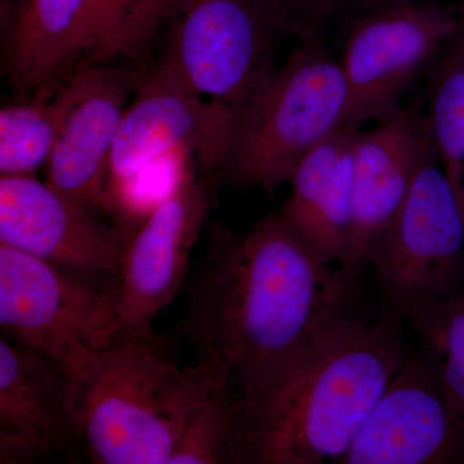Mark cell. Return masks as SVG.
Listing matches in <instances>:
<instances>
[{"label":"cell","instance_id":"1","mask_svg":"<svg viewBox=\"0 0 464 464\" xmlns=\"http://www.w3.org/2000/svg\"><path fill=\"white\" fill-rule=\"evenodd\" d=\"M356 282L322 264L271 212L243 235L216 228L188 325L201 356L224 366L237 404H253L317 329L355 299Z\"/></svg>","mask_w":464,"mask_h":464},{"label":"cell","instance_id":"2","mask_svg":"<svg viewBox=\"0 0 464 464\" xmlns=\"http://www.w3.org/2000/svg\"><path fill=\"white\" fill-rule=\"evenodd\" d=\"M355 299L293 357L258 401L237 404V464L337 463L411 346L405 320L384 304L365 316Z\"/></svg>","mask_w":464,"mask_h":464},{"label":"cell","instance_id":"3","mask_svg":"<svg viewBox=\"0 0 464 464\" xmlns=\"http://www.w3.org/2000/svg\"><path fill=\"white\" fill-rule=\"evenodd\" d=\"M227 383L212 357L181 366L154 333L121 335L67 380L70 424L94 462L168 464L192 415Z\"/></svg>","mask_w":464,"mask_h":464},{"label":"cell","instance_id":"4","mask_svg":"<svg viewBox=\"0 0 464 464\" xmlns=\"http://www.w3.org/2000/svg\"><path fill=\"white\" fill-rule=\"evenodd\" d=\"M347 105L346 82L332 52L299 45L275 72L232 142L219 176L274 192L290 182L313 150L346 127Z\"/></svg>","mask_w":464,"mask_h":464},{"label":"cell","instance_id":"5","mask_svg":"<svg viewBox=\"0 0 464 464\" xmlns=\"http://www.w3.org/2000/svg\"><path fill=\"white\" fill-rule=\"evenodd\" d=\"M168 21L161 58L195 94L231 112L237 139L279 69L285 34L262 0H179Z\"/></svg>","mask_w":464,"mask_h":464},{"label":"cell","instance_id":"6","mask_svg":"<svg viewBox=\"0 0 464 464\" xmlns=\"http://www.w3.org/2000/svg\"><path fill=\"white\" fill-rule=\"evenodd\" d=\"M0 334L51 360L69 380L123 334L115 289L0 244Z\"/></svg>","mask_w":464,"mask_h":464},{"label":"cell","instance_id":"7","mask_svg":"<svg viewBox=\"0 0 464 464\" xmlns=\"http://www.w3.org/2000/svg\"><path fill=\"white\" fill-rule=\"evenodd\" d=\"M384 304L406 314L464 289V221L435 149L369 253Z\"/></svg>","mask_w":464,"mask_h":464},{"label":"cell","instance_id":"8","mask_svg":"<svg viewBox=\"0 0 464 464\" xmlns=\"http://www.w3.org/2000/svg\"><path fill=\"white\" fill-rule=\"evenodd\" d=\"M459 30L456 11L432 0L372 5L353 20L338 63L346 82V127L380 123Z\"/></svg>","mask_w":464,"mask_h":464},{"label":"cell","instance_id":"9","mask_svg":"<svg viewBox=\"0 0 464 464\" xmlns=\"http://www.w3.org/2000/svg\"><path fill=\"white\" fill-rule=\"evenodd\" d=\"M234 137L231 112L195 94L160 57L149 66L112 143L108 166L112 204L150 166L173 152L195 154L207 170L218 173Z\"/></svg>","mask_w":464,"mask_h":464},{"label":"cell","instance_id":"10","mask_svg":"<svg viewBox=\"0 0 464 464\" xmlns=\"http://www.w3.org/2000/svg\"><path fill=\"white\" fill-rule=\"evenodd\" d=\"M150 65H82L57 88L56 136L48 155L47 181L91 212L114 209L108 188L110 152L130 96Z\"/></svg>","mask_w":464,"mask_h":464},{"label":"cell","instance_id":"11","mask_svg":"<svg viewBox=\"0 0 464 464\" xmlns=\"http://www.w3.org/2000/svg\"><path fill=\"white\" fill-rule=\"evenodd\" d=\"M338 464H464V422L422 344L375 402Z\"/></svg>","mask_w":464,"mask_h":464},{"label":"cell","instance_id":"12","mask_svg":"<svg viewBox=\"0 0 464 464\" xmlns=\"http://www.w3.org/2000/svg\"><path fill=\"white\" fill-rule=\"evenodd\" d=\"M209 204L207 179L185 172L127 241L115 288L121 335L152 332L155 317L172 304Z\"/></svg>","mask_w":464,"mask_h":464},{"label":"cell","instance_id":"13","mask_svg":"<svg viewBox=\"0 0 464 464\" xmlns=\"http://www.w3.org/2000/svg\"><path fill=\"white\" fill-rule=\"evenodd\" d=\"M0 244L76 270L118 276L119 232L32 174H0Z\"/></svg>","mask_w":464,"mask_h":464},{"label":"cell","instance_id":"14","mask_svg":"<svg viewBox=\"0 0 464 464\" xmlns=\"http://www.w3.org/2000/svg\"><path fill=\"white\" fill-rule=\"evenodd\" d=\"M432 150L426 116L402 106L373 130H359L353 149L350 244L342 273L357 279L368 266L375 241L404 203Z\"/></svg>","mask_w":464,"mask_h":464},{"label":"cell","instance_id":"15","mask_svg":"<svg viewBox=\"0 0 464 464\" xmlns=\"http://www.w3.org/2000/svg\"><path fill=\"white\" fill-rule=\"evenodd\" d=\"M359 130L341 128L301 161L279 212L324 265L341 262L350 244L353 149Z\"/></svg>","mask_w":464,"mask_h":464},{"label":"cell","instance_id":"16","mask_svg":"<svg viewBox=\"0 0 464 464\" xmlns=\"http://www.w3.org/2000/svg\"><path fill=\"white\" fill-rule=\"evenodd\" d=\"M85 5L87 0H24L3 63L20 96L56 91L82 63Z\"/></svg>","mask_w":464,"mask_h":464},{"label":"cell","instance_id":"17","mask_svg":"<svg viewBox=\"0 0 464 464\" xmlns=\"http://www.w3.org/2000/svg\"><path fill=\"white\" fill-rule=\"evenodd\" d=\"M0 424L48 447L72 433L67 378L51 360L0 335Z\"/></svg>","mask_w":464,"mask_h":464},{"label":"cell","instance_id":"18","mask_svg":"<svg viewBox=\"0 0 464 464\" xmlns=\"http://www.w3.org/2000/svg\"><path fill=\"white\" fill-rule=\"evenodd\" d=\"M433 65L427 124L464 221V32L460 25Z\"/></svg>","mask_w":464,"mask_h":464},{"label":"cell","instance_id":"19","mask_svg":"<svg viewBox=\"0 0 464 464\" xmlns=\"http://www.w3.org/2000/svg\"><path fill=\"white\" fill-rule=\"evenodd\" d=\"M164 0H87L83 24V65L118 58L140 60L151 41Z\"/></svg>","mask_w":464,"mask_h":464},{"label":"cell","instance_id":"20","mask_svg":"<svg viewBox=\"0 0 464 464\" xmlns=\"http://www.w3.org/2000/svg\"><path fill=\"white\" fill-rule=\"evenodd\" d=\"M429 353L454 413L464 422V289L404 316Z\"/></svg>","mask_w":464,"mask_h":464},{"label":"cell","instance_id":"21","mask_svg":"<svg viewBox=\"0 0 464 464\" xmlns=\"http://www.w3.org/2000/svg\"><path fill=\"white\" fill-rule=\"evenodd\" d=\"M56 91L0 108V174L34 176L45 164L56 136Z\"/></svg>","mask_w":464,"mask_h":464},{"label":"cell","instance_id":"22","mask_svg":"<svg viewBox=\"0 0 464 464\" xmlns=\"http://www.w3.org/2000/svg\"><path fill=\"white\" fill-rule=\"evenodd\" d=\"M237 402L230 383L192 415L168 464H237Z\"/></svg>","mask_w":464,"mask_h":464},{"label":"cell","instance_id":"23","mask_svg":"<svg viewBox=\"0 0 464 464\" xmlns=\"http://www.w3.org/2000/svg\"><path fill=\"white\" fill-rule=\"evenodd\" d=\"M286 38L332 52L372 0H262Z\"/></svg>","mask_w":464,"mask_h":464},{"label":"cell","instance_id":"24","mask_svg":"<svg viewBox=\"0 0 464 464\" xmlns=\"http://www.w3.org/2000/svg\"><path fill=\"white\" fill-rule=\"evenodd\" d=\"M48 449L47 444L32 436L0 427V464L34 462Z\"/></svg>","mask_w":464,"mask_h":464},{"label":"cell","instance_id":"25","mask_svg":"<svg viewBox=\"0 0 464 464\" xmlns=\"http://www.w3.org/2000/svg\"><path fill=\"white\" fill-rule=\"evenodd\" d=\"M458 20H459V25L462 27L464 32V0L460 2L459 8L456 11Z\"/></svg>","mask_w":464,"mask_h":464},{"label":"cell","instance_id":"26","mask_svg":"<svg viewBox=\"0 0 464 464\" xmlns=\"http://www.w3.org/2000/svg\"><path fill=\"white\" fill-rule=\"evenodd\" d=\"M402 2H411V0H372L371 7H372V5H390V3H402Z\"/></svg>","mask_w":464,"mask_h":464},{"label":"cell","instance_id":"27","mask_svg":"<svg viewBox=\"0 0 464 464\" xmlns=\"http://www.w3.org/2000/svg\"><path fill=\"white\" fill-rule=\"evenodd\" d=\"M3 3H5V0H0V7H2Z\"/></svg>","mask_w":464,"mask_h":464}]
</instances>
